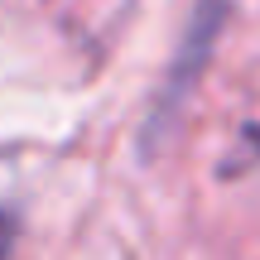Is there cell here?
I'll use <instances>...</instances> for the list:
<instances>
[{"mask_svg": "<svg viewBox=\"0 0 260 260\" xmlns=\"http://www.w3.org/2000/svg\"><path fill=\"white\" fill-rule=\"evenodd\" d=\"M226 10H232V0H198L193 5V15H188V24H183V39H178V53H174L164 82H159V92H154V106H149V116H145V130H140L145 154L159 149V140L174 130L178 111L188 106L203 68L212 63L217 34H222V24H226Z\"/></svg>", "mask_w": 260, "mask_h": 260, "instance_id": "cell-1", "label": "cell"}, {"mask_svg": "<svg viewBox=\"0 0 260 260\" xmlns=\"http://www.w3.org/2000/svg\"><path fill=\"white\" fill-rule=\"evenodd\" d=\"M15 241H19V212L15 207H0V260H10Z\"/></svg>", "mask_w": 260, "mask_h": 260, "instance_id": "cell-2", "label": "cell"}]
</instances>
